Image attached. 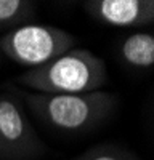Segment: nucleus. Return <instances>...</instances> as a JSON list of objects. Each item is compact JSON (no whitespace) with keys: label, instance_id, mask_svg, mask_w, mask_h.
I'll return each mask as SVG.
<instances>
[{"label":"nucleus","instance_id":"9","mask_svg":"<svg viewBox=\"0 0 154 160\" xmlns=\"http://www.w3.org/2000/svg\"><path fill=\"white\" fill-rule=\"evenodd\" d=\"M0 160H3V155H2V151H0Z\"/></svg>","mask_w":154,"mask_h":160},{"label":"nucleus","instance_id":"8","mask_svg":"<svg viewBox=\"0 0 154 160\" xmlns=\"http://www.w3.org/2000/svg\"><path fill=\"white\" fill-rule=\"evenodd\" d=\"M71 160H140V158L132 151L122 148V146L103 142L84 151L82 154L72 157Z\"/></svg>","mask_w":154,"mask_h":160},{"label":"nucleus","instance_id":"7","mask_svg":"<svg viewBox=\"0 0 154 160\" xmlns=\"http://www.w3.org/2000/svg\"><path fill=\"white\" fill-rule=\"evenodd\" d=\"M37 3L32 0H0V31L10 32L31 24L35 18Z\"/></svg>","mask_w":154,"mask_h":160},{"label":"nucleus","instance_id":"5","mask_svg":"<svg viewBox=\"0 0 154 160\" xmlns=\"http://www.w3.org/2000/svg\"><path fill=\"white\" fill-rule=\"evenodd\" d=\"M87 15L100 24L136 29L154 24V0H87Z\"/></svg>","mask_w":154,"mask_h":160},{"label":"nucleus","instance_id":"2","mask_svg":"<svg viewBox=\"0 0 154 160\" xmlns=\"http://www.w3.org/2000/svg\"><path fill=\"white\" fill-rule=\"evenodd\" d=\"M106 82V62L85 48H72L45 66L24 71L15 78L16 85L50 95L90 93L105 87Z\"/></svg>","mask_w":154,"mask_h":160},{"label":"nucleus","instance_id":"3","mask_svg":"<svg viewBox=\"0 0 154 160\" xmlns=\"http://www.w3.org/2000/svg\"><path fill=\"white\" fill-rule=\"evenodd\" d=\"M77 40L61 28L31 22L0 37V51L26 69H35L75 48Z\"/></svg>","mask_w":154,"mask_h":160},{"label":"nucleus","instance_id":"4","mask_svg":"<svg viewBox=\"0 0 154 160\" xmlns=\"http://www.w3.org/2000/svg\"><path fill=\"white\" fill-rule=\"evenodd\" d=\"M0 151L3 160H34L47 151L21 98L11 90L0 93Z\"/></svg>","mask_w":154,"mask_h":160},{"label":"nucleus","instance_id":"1","mask_svg":"<svg viewBox=\"0 0 154 160\" xmlns=\"http://www.w3.org/2000/svg\"><path fill=\"white\" fill-rule=\"evenodd\" d=\"M21 98L24 108L40 122L59 133L84 135L101 127L117 109L119 99L111 91H90L79 95H50L8 85Z\"/></svg>","mask_w":154,"mask_h":160},{"label":"nucleus","instance_id":"6","mask_svg":"<svg viewBox=\"0 0 154 160\" xmlns=\"http://www.w3.org/2000/svg\"><path fill=\"white\" fill-rule=\"evenodd\" d=\"M116 55L127 69H154V31H136L124 35L117 43Z\"/></svg>","mask_w":154,"mask_h":160}]
</instances>
